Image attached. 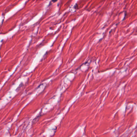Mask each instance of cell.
I'll return each instance as SVG.
<instances>
[{
    "label": "cell",
    "mask_w": 137,
    "mask_h": 137,
    "mask_svg": "<svg viewBox=\"0 0 137 137\" xmlns=\"http://www.w3.org/2000/svg\"><path fill=\"white\" fill-rule=\"evenodd\" d=\"M58 0H52V2H53V3H55V2H56Z\"/></svg>",
    "instance_id": "obj_1"
}]
</instances>
